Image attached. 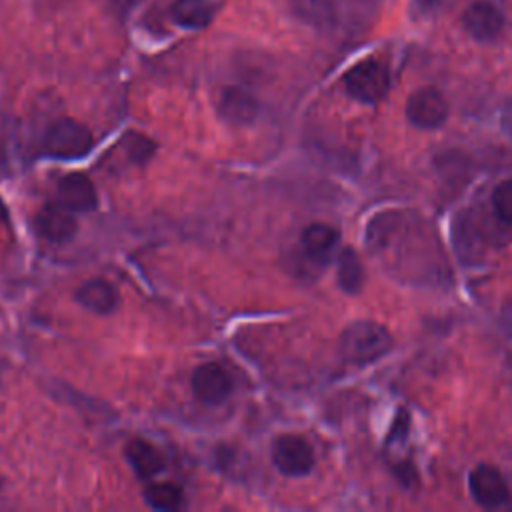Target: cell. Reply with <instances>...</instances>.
Here are the masks:
<instances>
[{"label":"cell","instance_id":"obj_8","mask_svg":"<svg viewBox=\"0 0 512 512\" xmlns=\"http://www.w3.org/2000/svg\"><path fill=\"white\" fill-rule=\"evenodd\" d=\"M462 22L466 32L480 42L494 40L504 28L502 12L492 2H486V0L470 4L462 16Z\"/></svg>","mask_w":512,"mask_h":512},{"label":"cell","instance_id":"obj_21","mask_svg":"<svg viewBox=\"0 0 512 512\" xmlns=\"http://www.w3.org/2000/svg\"><path fill=\"white\" fill-rule=\"evenodd\" d=\"M500 126L502 130L512 136V100H508L502 108V114H500Z\"/></svg>","mask_w":512,"mask_h":512},{"label":"cell","instance_id":"obj_15","mask_svg":"<svg viewBox=\"0 0 512 512\" xmlns=\"http://www.w3.org/2000/svg\"><path fill=\"white\" fill-rule=\"evenodd\" d=\"M170 16L184 28H204L214 16L212 0H174Z\"/></svg>","mask_w":512,"mask_h":512},{"label":"cell","instance_id":"obj_1","mask_svg":"<svg viewBox=\"0 0 512 512\" xmlns=\"http://www.w3.org/2000/svg\"><path fill=\"white\" fill-rule=\"evenodd\" d=\"M392 348L390 332L372 320L348 324L340 336V354L350 364H370Z\"/></svg>","mask_w":512,"mask_h":512},{"label":"cell","instance_id":"obj_2","mask_svg":"<svg viewBox=\"0 0 512 512\" xmlns=\"http://www.w3.org/2000/svg\"><path fill=\"white\" fill-rule=\"evenodd\" d=\"M346 92L364 104L380 102L390 88L388 66L378 58H368L350 68L344 76Z\"/></svg>","mask_w":512,"mask_h":512},{"label":"cell","instance_id":"obj_22","mask_svg":"<svg viewBox=\"0 0 512 512\" xmlns=\"http://www.w3.org/2000/svg\"><path fill=\"white\" fill-rule=\"evenodd\" d=\"M6 220V210H4V204L0 202V222H4Z\"/></svg>","mask_w":512,"mask_h":512},{"label":"cell","instance_id":"obj_6","mask_svg":"<svg viewBox=\"0 0 512 512\" xmlns=\"http://www.w3.org/2000/svg\"><path fill=\"white\" fill-rule=\"evenodd\" d=\"M468 488L472 500L482 508H496L508 500V486L502 474L488 464H480L470 472Z\"/></svg>","mask_w":512,"mask_h":512},{"label":"cell","instance_id":"obj_11","mask_svg":"<svg viewBox=\"0 0 512 512\" xmlns=\"http://www.w3.org/2000/svg\"><path fill=\"white\" fill-rule=\"evenodd\" d=\"M336 244H338V232L328 224L314 222L306 226L302 232V250L314 264H320V266L328 264L330 258L334 256Z\"/></svg>","mask_w":512,"mask_h":512},{"label":"cell","instance_id":"obj_16","mask_svg":"<svg viewBox=\"0 0 512 512\" xmlns=\"http://www.w3.org/2000/svg\"><path fill=\"white\" fill-rule=\"evenodd\" d=\"M338 284L348 294H356L364 284V268L352 248H344L338 254Z\"/></svg>","mask_w":512,"mask_h":512},{"label":"cell","instance_id":"obj_7","mask_svg":"<svg viewBox=\"0 0 512 512\" xmlns=\"http://www.w3.org/2000/svg\"><path fill=\"white\" fill-rule=\"evenodd\" d=\"M192 390L194 396L204 402V404H220L228 398L230 390H232V380L228 376V372L214 364H202L194 370L192 374Z\"/></svg>","mask_w":512,"mask_h":512},{"label":"cell","instance_id":"obj_12","mask_svg":"<svg viewBox=\"0 0 512 512\" xmlns=\"http://www.w3.org/2000/svg\"><path fill=\"white\" fill-rule=\"evenodd\" d=\"M220 114L232 124H248L258 114V104L252 94L242 88H226L220 98Z\"/></svg>","mask_w":512,"mask_h":512},{"label":"cell","instance_id":"obj_17","mask_svg":"<svg viewBox=\"0 0 512 512\" xmlns=\"http://www.w3.org/2000/svg\"><path fill=\"white\" fill-rule=\"evenodd\" d=\"M144 500L148 506L158 510H174L182 504V490L176 484L170 482H158L150 484L144 490Z\"/></svg>","mask_w":512,"mask_h":512},{"label":"cell","instance_id":"obj_3","mask_svg":"<svg viewBox=\"0 0 512 512\" xmlns=\"http://www.w3.org/2000/svg\"><path fill=\"white\" fill-rule=\"evenodd\" d=\"M92 144H94V138L90 130L72 118H60L52 122L42 140V148L48 156L66 158V160L88 154Z\"/></svg>","mask_w":512,"mask_h":512},{"label":"cell","instance_id":"obj_4","mask_svg":"<svg viewBox=\"0 0 512 512\" xmlns=\"http://www.w3.org/2000/svg\"><path fill=\"white\" fill-rule=\"evenodd\" d=\"M272 460L286 476H304L314 466L312 446L294 434L280 436L272 446Z\"/></svg>","mask_w":512,"mask_h":512},{"label":"cell","instance_id":"obj_19","mask_svg":"<svg viewBox=\"0 0 512 512\" xmlns=\"http://www.w3.org/2000/svg\"><path fill=\"white\" fill-rule=\"evenodd\" d=\"M128 150H130V156L132 160H138V162H144L150 154H152V142L142 138V136H132V142L126 144Z\"/></svg>","mask_w":512,"mask_h":512},{"label":"cell","instance_id":"obj_5","mask_svg":"<svg viewBox=\"0 0 512 512\" xmlns=\"http://www.w3.org/2000/svg\"><path fill=\"white\" fill-rule=\"evenodd\" d=\"M406 116L412 126L420 130H434L444 124L448 116V106L438 90L420 88L408 98Z\"/></svg>","mask_w":512,"mask_h":512},{"label":"cell","instance_id":"obj_18","mask_svg":"<svg viewBox=\"0 0 512 512\" xmlns=\"http://www.w3.org/2000/svg\"><path fill=\"white\" fill-rule=\"evenodd\" d=\"M492 208L500 222L512 226V180H504L494 188Z\"/></svg>","mask_w":512,"mask_h":512},{"label":"cell","instance_id":"obj_20","mask_svg":"<svg viewBox=\"0 0 512 512\" xmlns=\"http://www.w3.org/2000/svg\"><path fill=\"white\" fill-rule=\"evenodd\" d=\"M500 328L512 340V300H508L500 310Z\"/></svg>","mask_w":512,"mask_h":512},{"label":"cell","instance_id":"obj_13","mask_svg":"<svg viewBox=\"0 0 512 512\" xmlns=\"http://www.w3.org/2000/svg\"><path fill=\"white\" fill-rule=\"evenodd\" d=\"M76 300L84 308H88L92 312L108 314V312H112L118 306V292H116V288L110 282L96 278V280L84 282L78 288Z\"/></svg>","mask_w":512,"mask_h":512},{"label":"cell","instance_id":"obj_10","mask_svg":"<svg viewBox=\"0 0 512 512\" xmlns=\"http://www.w3.org/2000/svg\"><path fill=\"white\" fill-rule=\"evenodd\" d=\"M36 228L50 242H68L76 234V220L64 204H46L36 216Z\"/></svg>","mask_w":512,"mask_h":512},{"label":"cell","instance_id":"obj_9","mask_svg":"<svg viewBox=\"0 0 512 512\" xmlns=\"http://www.w3.org/2000/svg\"><path fill=\"white\" fill-rule=\"evenodd\" d=\"M96 200V188L86 174L72 172L58 182V202L72 212L94 210Z\"/></svg>","mask_w":512,"mask_h":512},{"label":"cell","instance_id":"obj_14","mask_svg":"<svg viewBox=\"0 0 512 512\" xmlns=\"http://www.w3.org/2000/svg\"><path fill=\"white\" fill-rule=\"evenodd\" d=\"M126 460L130 462L132 470L142 478H152L164 468V458L156 446L142 438H134L126 444Z\"/></svg>","mask_w":512,"mask_h":512}]
</instances>
